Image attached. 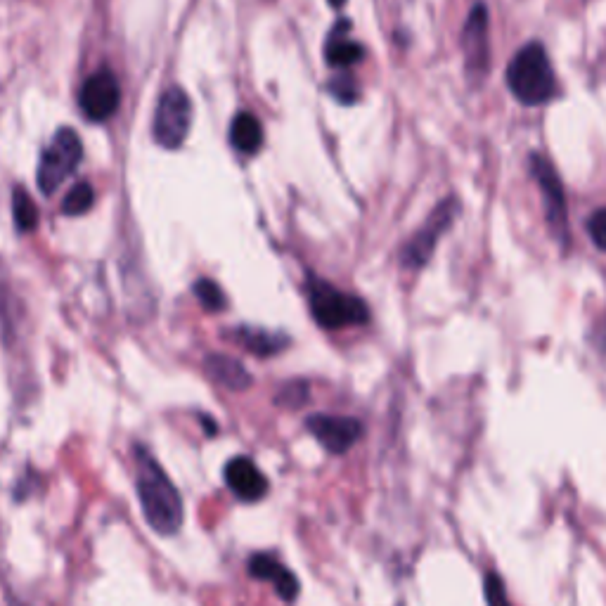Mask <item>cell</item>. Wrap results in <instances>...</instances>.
Instances as JSON below:
<instances>
[{
	"label": "cell",
	"mask_w": 606,
	"mask_h": 606,
	"mask_svg": "<svg viewBox=\"0 0 606 606\" xmlns=\"http://www.w3.org/2000/svg\"><path fill=\"white\" fill-rule=\"evenodd\" d=\"M135 488L145 521L154 533L173 535L183 526V498L145 446H135Z\"/></svg>",
	"instance_id": "1"
},
{
	"label": "cell",
	"mask_w": 606,
	"mask_h": 606,
	"mask_svg": "<svg viewBox=\"0 0 606 606\" xmlns=\"http://www.w3.org/2000/svg\"><path fill=\"white\" fill-rule=\"evenodd\" d=\"M509 93L526 107L547 105L557 95V76L540 43H526L507 67Z\"/></svg>",
	"instance_id": "2"
},
{
	"label": "cell",
	"mask_w": 606,
	"mask_h": 606,
	"mask_svg": "<svg viewBox=\"0 0 606 606\" xmlns=\"http://www.w3.org/2000/svg\"><path fill=\"white\" fill-rule=\"evenodd\" d=\"M306 301L313 320L322 330H344V327L365 325L370 320V308L363 299L341 292L315 275H308L306 280Z\"/></svg>",
	"instance_id": "3"
},
{
	"label": "cell",
	"mask_w": 606,
	"mask_h": 606,
	"mask_svg": "<svg viewBox=\"0 0 606 606\" xmlns=\"http://www.w3.org/2000/svg\"><path fill=\"white\" fill-rule=\"evenodd\" d=\"M81 159L83 143L79 133H76L74 128H60V131L53 135V140L45 145L41 161H38V190H41L45 197L53 195L64 180L79 169Z\"/></svg>",
	"instance_id": "4"
},
{
	"label": "cell",
	"mask_w": 606,
	"mask_h": 606,
	"mask_svg": "<svg viewBox=\"0 0 606 606\" xmlns=\"http://www.w3.org/2000/svg\"><path fill=\"white\" fill-rule=\"evenodd\" d=\"M192 128V100L185 88L171 86L161 93L154 109L152 135L154 143L164 150H178L188 140Z\"/></svg>",
	"instance_id": "5"
},
{
	"label": "cell",
	"mask_w": 606,
	"mask_h": 606,
	"mask_svg": "<svg viewBox=\"0 0 606 606\" xmlns=\"http://www.w3.org/2000/svg\"><path fill=\"white\" fill-rule=\"evenodd\" d=\"M457 214H460V202H457V197L443 199V202L431 211L427 223L405 242V247L401 249L403 268L419 270L427 266L431 256H434L438 242H441L443 232L455 223Z\"/></svg>",
	"instance_id": "6"
},
{
	"label": "cell",
	"mask_w": 606,
	"mask_h": 606,
	"mask_svg": "<svg viewBox=\"0 0 606 606\" xmlns=\"http://www.w3.org/2000/svg\"><path fill=\"white\" fill-rule=\"evenodd\" d=\"M528 166H531L535 183H538L540 195H543L547 225H550V230L559 242H566L569 240V216H566L562 180H559L550 161L540 157V154H531V157H528Z\"/></svg>",
	"instance_id": "7"
},
{
	"label": "cell",
	"mask_w": 606,
	"mask_h": 606,
	"mask_svg": "<svg viewBox=\"0 0 606 606\" xmlns=\"http://www.w3.org/2000/svg\"><path fill=\"white\" fill-rule=\"evenodd\" d=\"M79 105L83 116L93 124H105V121L112 119L121 105V86L114 72H109L105 67L88 76L81 86Z\"/></svg>",
	"instance_id": "8"
},
{
	"label": "cell",
	"mask_w": 606,
	"mask_h": 606,
	"mask_svg": "<svg viewBox=\"0 0 606 606\" xmlns=\"http://www.w3.org/2000/svg\"><path fill=\"white\" fill-rule=\"evenodd\" d=\"M306 429L311 431L315 441L332 455L348 453V450L360 441V436H363V424H360V419L344 415H325V412L306 417Z\"/></svg>",
	"instance_id": "9"
},
{
	"label": "cell",
	"mask_w": 606,
	"mask_h": 606,
	"mask_svg": "<svg viewBox=\"0 0 606 606\" xmlns=\"http://www.w3.org/2000/svg\"><path fill=\"white\" fill-rule=\"evenodd\" d=\"M488 45H491V41H488V12L486 5L476 3L462 31L464 64H467V74L474 76V81H479L486 74L488 62H491V48Z\"/></svg>",
	"instance_id": "10"
},
{
	"label": "cell",
	"mask_w": 606,
	"mask_h": 606,
	"mask_svg": "<svg viewBox=\"0 0 606 606\" xmlns=\"http://www.w3.org/2000/svg\"><path fill=\"white\" fill-rule=\"evenodd\" d=\"M225 483L242 502H256L268 493V479L249 457H232L225 464Z\"/></svg>",
	"instance_id": "11"
},
{
	"label": "cell",
	"mask_w": 606,
	"mask_h": 606,
	"mask_svg": "<svg viewBox=\"0 0 606 606\" xmlns=\"http://www.w3.org/2000/svg\"><path fill=\"white\" fill-rule=\"evenodd\" d=\"M225 337L235 341L237 346H242L244 351H249L251 356H259V358L277 356V353L287 351L289 344H292V339H289L287 334L263 330V327H251V325L232 327V330L225 332Z\"/></svg>",
	"instance_id": "12"
},
{
	"label": "cell",
	"mask_w": 606,
	"mask_h": 606,
	"mask_svg": "<svg viewBox=\"0 0 606 606\" xmlns=\"http://www.w3.org/2000/svg\"><path fill=\"white\" fill-rule=\"evenodd\" d=\"M247 569L251 578L273 583L275 592L280 595V599H285V602H294V599L299 597V578L277 562L273 554H254V557H249Z\"/></svg>",
	"instance_id": "13"
},
{
	"label": "cell",
	"mask_w": 606,
	"mask_h": 606,
	"mask_svg": "<svg viewBox=\"0 0 606 606\" xmlns=\"http://www.w3.org/2000/svg\"><path fill=\"white\" fill-rule=\"evenodd\" d=\"M348 29H351V19H339V22L334 24V29L330 31V36H327L325 60L330 67L346 69L353 67V64L363 62L365 48L348 38Z\"/></svg>",
	"instance_id": "14"
},
{
	"label": "cell",
	"mask_w": 606,
	"mask_h": 606,
	"mask_svg": "<svg viewBox=\"0 0 606 606\" xmlns=\"http://www.w3.org/2000/svg\"><path fill=\"white\" fill-rule=\"evenodd\" d=\"M204 372L214 379L216 384H221L230 391H247L251 382H254L247 367L237 358L225 356V353H209V356L204 358Z\"/></svg>",
	"instance_id": "15"
},
{
	"label": "cell",
	"mask_w": 606,
	"mask_h": 606,
	"mask_svg": "<svg viewBox=\"0 0 606 606\" xmlns=\"http://www.w3.org/2000/svg\"><path fill=\"white\" fill-rule=\"evenodd\" d=\"M263 126L254 114L240 112L232 119L230 145L242 154H256L263 147Z\"/></svg>",
	"instance_id": "16"
},
{
	"label": "cell",
	"mask_w": 606,
	"mask_h": 606,
	"mask_svg": "<svg viewBox=\"0 0 606 606\" xmlns=\"http://www.w3.org/2000/svg\"><path fill=\"white\" fill-rule=\"evenodd\" d=\"M12 218L19 232H31L38 225V206L22 185L12 188Z\"/></svg>",
	"instance_id": "17"
},
{
	"label": "cell",
	"mask_w": 606,
	"mask_h": 606,
	"mask_svg": "<svg viewBox=\"0 0 606 606\" xmlns=\"http://www.w3.org/2000/svg\"><path fill=\"white\" fill-rule=\"evenodd\" d=\"M93 204H95L93 185H90L88 180H81V183H76L74 188L67 192V197H64L62 214L69 216V218L83 216L86 211L93 209Z\"/></svg>",
	"instance_id": "18"
},
{
	"label": "cell",
	"mask_w": 606,
	"mask_h": 606,
	"mask_svg": "<svg viewBox=\"0 0 606 606\" xmlns=\"http://www.w3.org/2000/svg\"><path fill=\"white\" fill-rule=\"evenodd\" d=\"M192 292H195L199 306L209 313H221L228 308V299H225L223 289L218 287V282L209 280V277H199V280L192 285Z\"/></svg>",
	"instance_id": "19"
},
{
	"label": "cell",
	"mask_w": 606,
	"mask_h": 606,
	"mask_svg": "<svg viewBox=\"0 0 606 606\" xmlns=\"http://www.w3.org/2000/svg\"><path fill=\"white\" fill-rule=\"evenodd\" d=\"M308 393L311 391H308L306 382H287L277 391L275 405H280V408L285 410H299L308 403Z\"/></svg>",
	"instance_id": "20"
},
{
	"label": "cell",
	"mask_w": 606,
	"mask_h": 606,
	"mask_svg": "<svg viewBox=\"0 0 606 606\" xmlns=\"http://www.w3.org/2000/svg\"><path fill=\"white\" fill-rule=\"evenodd\" d=\"M483 592H486L488 606H512L507 599L505 583H502L500 573H495V571L486 573V580H483Z\"/></svg>",
	"instance_id": "21"
},
{
	"label": "cell",
	"mask_w": 606,
	"mask_h": 606,
	"mask_svg": "<svg viewBox=\"0 0 606 606\" xmlns=\"http://www.w3.org/2000/svg\"><path fill=\"white\" fill-rule=\"evenodd\" d=\"M588 235L597 249L606 251V206L588 218Z\"/></svg>",
	"instance_id": "22"
},
{
	"label": "cell",
	"mask_w": 606,
	"mask_h": 606,
	"mask_svg": "<svg viewBox=\"0 0 606 606\" xmlns=\"http://www.w3.org/2000/svg\"><path fill=\"white\" fill-rule=\"evenodd\" d=\"M330 93L337 98L339 102H344V105H353V102L358 100V88L356 83L351 79H334L330 81Z\"/></svg>",
	"instance_id": "23"
},
{
	"label": "cell",
	"mask_w": 606,
	"mask_h": 606,
	"mask_svg": "<svg viewBox=\"0 0 606 606\" xmlns=\"http://www.w3.org/2000/svg\"><path fill=\"white\" fill-rule=\"evenodd\" d=\"M199 422H202V427H204V431H206V436H216V431H218V427H216V424H214V422H211V419H209V417H206V415H202V417H199Z\"/></svg>",
	"instance_id": "24"
},
{
	"label": "cell",
	"mask_w": 606,
	"mask_h": 606,
	"mask_svg": "<svg viewBox=\"0 0 606 606\" xmlns=\"http://www.w3.org/2000/svg\"><path fill=\"white\" fill-rule=\"evenodd\" d=\"M327 3H330L334 10H341L346 5V0H327Z\"/></svg>",
	"instance_id": "25"
}]
</instances>
